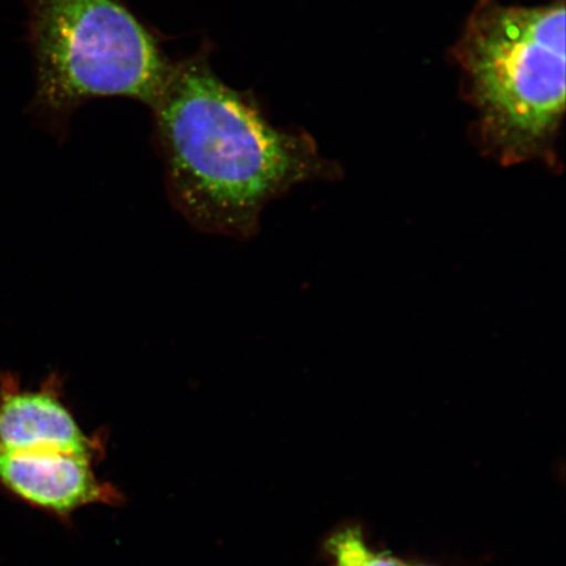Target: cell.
Segmentation results:
<instances>
[{"instance_id": "cell-1", "label": "cell", "mask_w": 566, "mask_h": 566, "mask_svg": "<svg viewBox=\"0 0 566 566\" xmlns=\"http://www.w3.org/2000/svg\"><path fill=\"white\" fill-rule=\"evenodd\" d=\"M209 49L172 62L151 106L169 198L196 229L250 239L269 202L304 182L335 181L313 137L269 122L256 97L226 84Z\"/></svg>"}, {"instance_id": "cell-2", "label": "cell", "mask_w": 566, "mask_h": 566, "mask_svg": "<svg viewBox=\"0 0 566 566\" xmlns=\"http://www.w3.org/2000/svg\"><path fill=\"white\" fill-rule=\"evenodd\" d=\"M565 0L539 7L479 0L451 55L476 112L472 137L501 166L558 169L565 115Z\"/></svg>"}, {"instance_id": "cell-3", "label": "cell", "mask_w": 566, "mask_h": 566, "mask_svg": "<svg viewBox=\"0 0 566 566\" xmlns=\"http://www.w3.org/2000/svg\"><path fill=\"white\" fill-rule=\"evenodd\" d=\"M35 86L28 112L65 136L74 112L102 97L151 108L172 62L123 0H25Z\"/></svg>"}, {"instance_id": "cell-4", "label": "cell", "mask_w": 566, "mask_h": 566, "mask_svg": "<svg viewBox=\"0 0 566 566\" xmlns=\"http://www.w3.org/2000/svg\"><path fill=\"white\" fill-rule=\"evenodd\" d=\"M0 451H63L94 458L97 449L63 405L59 377L52 375L39 389H25L12 374L0 373Z\"/></svg>"}, {"instance_id": "cell-5", "label": "cell", "mask_w": 566, "mask_h": 566, "mask_svg": "<svg viewBox=\"0 0 566 566\" xmlns=\"http://www.w3.org/2000/svg\"><path fill=\"white\" fill-rule=\"evenodd\" d=\"M92 459L63 451H0V480L30 504L66 515L116 501L115 490L96 478Z\"/></svg>"}, {"instance_id": "cell-6", "label": "cell", "mask_w": 566, "mask_h": 566, "mask_svg": "<svg viewBox=\"0 0 566 566\" xmlns=\"http://www.w3.org/2000/svg\"><path fill=\"white\" fill-rule=\"evenodd\" d=\"M332 566H409L387 554L374 552L364 541L358 527L337 531L325 544Z\"/></svg>"}]
</instances>
